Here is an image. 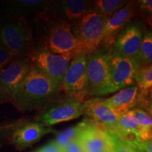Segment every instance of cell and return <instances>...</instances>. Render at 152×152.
Returning a JSON list of instances; mask_svg holds the SVG:
<instances>
[{
    "label": "cell",
    "mask_w": 152,
    "mask_h": 152,
    "mask_svg": "<svg viewBox=\"0 0 152 152\" xmlns=\"http://www.w3.org/2000/svg\"><path fill=\"white\" fill-rule=\"evenodd\" d=\"M87 122H88V118H85L82 122L77 123L74 126H72L71 128H68L61 131V132L57 133L56 139L54 141L56 142V144L58 147L62 149L63 147H65L70 142H73L78 138L79 134H80L83 128L86 126Z\"/></svg>",
    "instance_id": "20"
},
{
    "label": "cell",
    "mask_w": 152,
    "mask_h": 152,
    "mask_svg": "<svg viewBox=\"0 0 152 152\" xmlns=\"http://www.w3.org/2000/svg\"><path fill=\"white\" fill-rule=\"evenodd\" d=\"M34 152H63L61 148L58 147L54 140L49 142Z\"/></svg>",
    "instance_id": "28"
},
{
    "label": "cell",
    "mask_w": 152,
    "mask_h": 152,
    "mask_svg": "<svg viewBox=\"0 0 152 152\" xmlns=\"http://www.w3.org/2000/svg\"><path fill=\"white\" fill-rule=\"evenodd\" d=\"M109 64L113 93L134 85V75L140 65L135 56H122L111 48Z\"/></svg>",
    "instance_id": "9"
},
{
    "label": "cell",
    "mask_w": 152,
    "mask_h": 152,
    "mask_svg": "<svg viewBox=\"0 0 152 152\" xmlns=\"http://www.w3.org/2000/svg\"><path fill=\"white\" fill-rule=\"evenodd\" d=\"M132 116L134 118L137 123L141 129L143 140H151V130H152V120L151 115L143 109L134 108L128 111Z\"/></svg>",
    "instance_id": "21"
},
{
    "label": "cell",
    "mask_w": 152,
    "mask_h": 152,
    "mask_svg": "<svg viewBox=\"0 0 152 152\" xmlns=\"http://www.w3.org/2000/svg\"><path fill=\"white\" fill-rule=\"evenodd\" d=\"M111 48L101 46L87 56V98L113 93L110 70Z\"/></svg>",
    "instance_id": "3"
},
{
    "label": "cell",
    "mask_w": 152,
    "mask_h": 152,
    "mask_svg": "<svg viewBox=\"0 0 152 152\" xmlns=\"http://www.w3.org/2000/svg\"><path fill=\"white\" fill-rule=\"evenodd\" d=\"M134 15L137 14L142 18H151L152 1L151 0H139L134 1Z\"/></svg>",
    "instance_id": "25"
},
{
    "label": "cell",
    "mask_w": 152,
    "mask_h": 152,
    "mask_svg": "<svg viewBox=\"0 0 152 152\" xmlns=\"http://www.w3.org/2000/svg\"><path fill=\"white\" fill-rule=\"evenodd\" d=\"M53 129L40 122H20L11 137L12 143L19 149L31 147L43 136L53 132Z\"/></svg>",
    "instance_id": "15"
},
{
    "label": "cell",
    "mask_w": 152,
    "mask_h": 152,
    "mask_svg": "<svg viewBox=\"0 0 152 152\" xmlns=\"http://www.w3.org/2000/svg\"><path fill=\"white\" fill-rule=\"evenodd\" d=\"M134 85L141 94H151L152 65L141 64L138 66L134 75Z\"/></svg>",
    "instance_id": "19"
},
{
    "label": "cell",
    "mask_w": 152,
    "mask_h": 152,
    "mask_svg": "<svg viewBox=\"0 0 152 152\" xmlns=\"http://www.w3.org/2000/svg\"><path fill=\"white\" fill-rule=\"evenodd\" d=\"M38 111L36 121L50 127L85 115L84 102L71 95L60 94Z\"/></svg>",
    "instance_id": "5"
},
{
    "label": "cell",
    "mask_w": 152,
    "mask_h": 152,
    "mask_svg": "<svg viewBox=\"0 0 152 152\" xmlns=\"http://www.w3.org/2000/svg\"><path fill=\"white\" fill-rule=\"evenodd\" d=\"M107 19L93 8L72 26V33L78 43V52L88 56L101 46Z\"/></svg>",
    "instance_id": "4"
},
{
    "label": "cell",
    "mask_w": 152,
    "mask_h": 152,
    "mask_svg": "<svg viewBox=\"0 0 152 152\" xmlns=\"http://www.w3.org/2000/svg\"><path fill=\"white\" fill-rule=\"evenodd\" d=\"M61 149L63 152H85L77 139L70 142Z\"/></svg>",
    "instance_id": "27"
},
{
    "label": "cell",
    "mask_w": 152,
    "mask_h": 152,
    "mask_svg": "<svg viewBox=\"0 0 152 152\" xmlns=\"http://www.w3.org/2000/svg\"><path fill=\"white\" fill-rule=\"evenodd\" d=\"M140 90L137 85L121 89L113 96L104 98L106 104L120 115L137 108L140 99Z\"/></svg>",
    "instance_id": "17"
},
{
    "label": "cell",
    "mask_w": 152,
    "mask_h": 152,
    "mask_svg": "<svg viewBox=\"0 0 152 152\" xmlns=\"http://www.w3.org/2000/svg\"><path fill=\"white\" fill-rule=\"evenodd\" d=\"M15 58L14 55L3 45H0V71Z\"/></svg>",
    "instance_id": "26"
},
{
    "label": "cell",
    "mask_w": 152,
    "mask_h": 152,
    "mask_svg": "<svg viewBox=\"0 0 152 152\" xmlns=\"http://www.w3.org/2000/svg\"><path fill=\"white\" fill-rule=\"evenodd\" d=\"M14 125H11L10 126H6V127H2V128H0V140L2 138L3 134H4L5 132H7L9 130V128L14 127Z\"/></svg>",
    "instance_id": "31"
},
{
    "label": "cell",
    "mask_w": 152,
    "mask_h": 152,
    "mask_svg": "<svg viewBox=\"0 0 152 152\" xmlns=\"http://www.w3.org/2000/svg\"><path fill=\"white\" fill-rule=\"evenodd\" d=\"M85 115L107 132H115L120 114L106 104L104 98L90 97L84 102Z\"/></svg>",
    "instance_id": "10"
},
{
    "label": "cell",
    "mask_w": 152,
    "mask_h": 152,
    "mask_svg": "<svg viewBox=\"0 0 152 152\" xmlns=\"http://www.w3.org/2000/svg\"><path fill=\"white\" fill-rule=\"evenodd\" d=\"M1 44L15 58L30 57L35 49L31 28L23 20H9L0 27Z\"/></svg>",
    "instance_id": "6"
},
{
    "label": "cell",
    "mask_w": 152,
    "mask_h": 152,
    "mask_svg": "<svg viewBox=\"0 0 152 152\" xmlns=\"http://www.w3.org/2000/svg\"><path fill=\"white\" fill-rule=\"evenodd\" d=\"M9 102V98L7 96L2 89L0 87V104L4 103V102Z\"/></svg>",
    "instance_id": "30"
},
{
    "label": "cell",
    "mask_w": 152,
    "mask_h": 152,
    "mask_svg": "<svg viewBox=\"0 0 152 152\" xmlns=\"http://www.w3.org/2000/svg\"><path fill=\"white\" fill-rule=\"evenodd\" d=\"M140 150L142 152H152L151 140H145L141 142L140 145Z\"/></svg>",
    "instance_id": "29"
},
{
    "label": "cell",
    "mask_w": 152,
    "mask_h": 152,
    "mask_svg": "<svg viewBox=\"0 0 152 152\" xmlns=\"http://www.w3.org/2000/svg\"><path fill=\"white\" fill-rule=\"evenodd\" d=\"M32 64L29 57L15 58L0 71V87L9 98L28 75Z\"/></svg>",
    "instance_id": "12"
},
{
    "label": "cell",
    "mask_w": 152,
    "mask_h": 152,
    "mask_svg": "<svg viewBox=\"0 0 152 152\" xmlns=\"http://www.w3.org/2000/svg\"><path fill=\"white\" fill-rule=\"evenodd\" d=\"M51 1L47 0H18L9 1V3L11 10L18 15H35L37 17L49 9Z\"/></svg>",
    "instance_id": "18"
},
{
    "label": "cell",
    "mask_w": 152,
    "mask_h": 152,
    "mask_svg": "<svg viewBox=\"0 0 152 152\" xmlns=\"http://www.w3.org/2000/svg\"><path fill=\"white\" fill-rule=\"evenodd\" d=\"M134 1L128 2L118 10L106 20L104 31V37L102 46L111 48L121 31L131 22L134 15Z\"/></svg>",
    "instance_id": "14"
},
{
    "label": "cell",
    "mask_w": 152,
    "mask_h": 152,
    "mask_svg": "<svg viewBox=\"0 0 152 152\" xmlns=\"http://www.w3.org/2000/svg\"><path fill=\"white\" fill-rule=\"evenodd\" d=\"M38 47L57 54H76L78 43L72 33V25L46 11L37 16Z\"/></svg>",
    "instance_id": "2"
},
{
    "label": "cell",
    "mask_w": 152,
    "mask_h": 152,
    "mask_svg": "<svg viewBox=\"0 0 152 152\" xmlns=\"http://www.w3.org/2000/svg\"><path fill=\"white\" fill-rule=\"evenodd\" d=\"M135 58L139 64L151 65L152 62V32L151 30L144 28L141 45Z\"/></svg>",
    "instance_id": "22"
},
{
    "label": "cell",
    "mask_w": 152,
    "mask_h": 152,
    "mask_svg": "<svg viewBox=\"0 0 152 152\" xmlns=\"http://www.w3.org/2000/svg\"><path fill=\"white\" fill-rule=\"evenodd\" d=\"M144 28L142 21L129 23L118 35L112 50L122 56H135L141 45Z\"/></svg>",
    "instance_id": "11"
},
{
    "label": "cell",
    "mask_w": 152,
    "mask_h": 152,
    "mask_svg": "<svg viewBox=\"0 0 152 152\" xmlns=\"http://www.w3.org/2000/svg\"><path fill=\"white\" fill-rule=\"evenodd\" d=\"M0 45H1V41H0Z\"/></svg>",
    "instance_id": "33"
},
{
    "label": "cell",
    "mask_w": 152,
    "mask_h": 152,
    "mask_svg": "<svg viewBox=\"0 0 152 152\" xmlns=\"http://www.w3.org/2000/svg\"><path fill=\"white\" fill-rule=\"evenodd\" d=\"M62 88L37 68L30 71L11 96L10 102L22 112L39 110L61 94Z\"/></svg>",
    "instance_id": "1"
},
{
    "label": "cell",
    "mask_w": 152,
    "mask_h": 152,
    "mask_svg": "<svg viewBox=\"0 0 152 152\" xmlns=\"http://www.w3.org/2000/svg\"><path fill=\"white\" fill-rule=\"evenodd\" d=\"M75 54H54L47 49L35 47L29 58L32 66L45 73L62 88L64 74Z\"/></svg>",
    "instance_id": "7"
},
{
    "label": "cell",
    "mask_w": 152,
    "mask_h": 152,
    "mask_svg": "<svg viewBox=\"0 0 152 152\" xmlns=\"http://www.w3.org/2000/svg\"><path fill=\"white\" fill-rule=\"evenodd\" d=\"M107 132L109 133L110 139H111V148L113 152H141L134 146L131 145L130 144L121 139L115 133Z\"/></svg>",
    "instance_id": "24"
},
{
    "label": "cell",
    "mask_w": 152,
    "mask_h": 152,
    "mask_svg": "<svg viewBox=\"0 0 152 152\" xmlns=\"http://www.w3.org/2000/svg\"><path fill=\"white\" fill-rule=\"evenodd\" d=\"M94 152H113V150L111 149H104V150H101V151H96Z\"/></svg>",
    "instance_id": "32"
},
{
    "label": "cell",
    "mask_w": 152,
    "mask_h": 152,
    "mask_svg": "<svg viewBox=\"0 0 152 152\" xmlns=\"http://www.w3.org/2000/svg\"><path fill=\"white\" fill-rule=\"evenodd\" d=\"M77 140L85 152H94L111 149L109 133L88 118L86 126L81 131Z\"/></svg>",
    "instance_id": "16"
},
{
    "label": "cell",
    "mask_w": 152,
    "mask_h": 152,
    "mask_svg": "<svg viewBox=\"0 0 152 152\" xmlns=\"http://www.w3.org/2000/svg\"><path fill=\"white\" fill-rule=\"evenodd\" d=\"M87 55L79 52L74 55L63 79L62 90L65 94L85 102L87 99Z\"/></svg>",
    "instance_id": "8"
},
{
    "label": "cell",
    "mask_w": 152,
    "mask_h": 152,
    "mask_svg": "<svg viewBox=\"0 0 152 152\" xmlns=\"http://www.w3.org/2000/svg\"><path fill=\"white\" fill-rule=\"evenodd\" d=\"M93 8V1L60 0L51 1L47 11L73 26Z\"/></svg>",
    "instance_id": "13"
},
{
    "label": "cell",
    "mask_w": 152,
    "mask_h": 152,
    "mask_svg": "<svg viewBox=\"0 0 152 152\" xmlns=\"http://www.w3.org/2000/svg\"><path fill=\"white\" fill-rule=\"evenodd\" d=\"M128 1L126 0H94V8L109 18L114 13L125 6Z\"/></svg>",
    "instance_id": "23"
}]
</instances>
